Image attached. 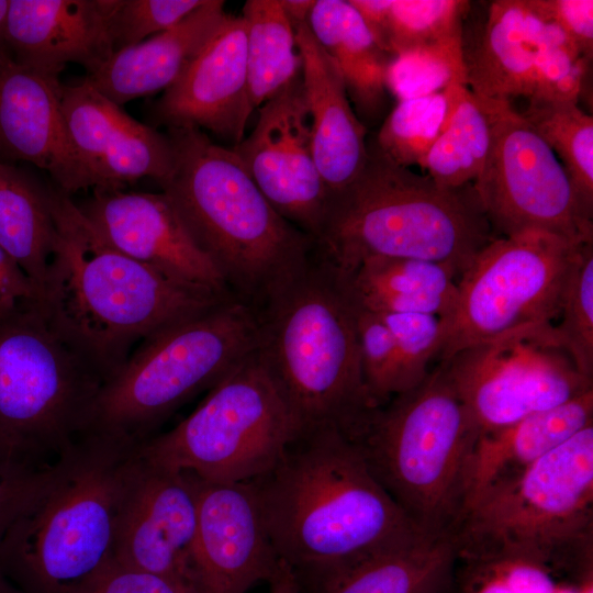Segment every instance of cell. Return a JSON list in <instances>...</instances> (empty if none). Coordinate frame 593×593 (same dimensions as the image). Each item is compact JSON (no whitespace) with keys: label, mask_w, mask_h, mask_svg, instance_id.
<instances>
[{"label":"cell","mask_w":593,"mask_h":593,"mask_svg":"<svg viewBox=\"0 0 593 593\" xmlns=\"http://www.w3.org/2000/svg\"><path fill=\"white\" fill-rule=\"evenodd\" d=\"M253 483L276 553L302 593L424 532L336 428L299 434L277 465Z\"/></svg>","instance_id":"cell-1"},{"label":"cell","mask_w":593,"mask_h":593,"mask_svg":"<svg viewBox=\"0 0 593 593\" xmlns=\"http://www.w3.org/2000/svg\"><path fill=\"white\" fill-rule=\"evenodd\" d=\"M51 199L57 235L34 304L102 383L122 368L136 344L234 298L122 254L98 234L69 194L51 188Z\"/></svg>","instance_id":"cell-2"},{"label":"cell","mask_w":593,"mask_h":593,"mask_svg":"<svg viewBox=\"0 0 593 593\" xmlns=\"http://www.w3.org/2000/svg\"><path fill=\"white\" fill-rule=\"evenodd\" d=\"M167 135L174 166L163 192L232 295L259 309L311 260L314 240L272 208L232 148L197 128Z\"/></svg>","instance_id":"cell-3"},{"label":"cell","mask_w":593,"mask_h":593,"mask_svg":"<svg viewBox=\"0 0 593 593\" xmlns=\"http://www.w3.org/2000/svg\"><path fill=\"white\" fill-rule=\"evenodd\" d=\"M256 317V354L299 433L336 428L353 437L371 403L361 374L354 304L343 273L314 251Z\"/></svg>","instance_id":"cell-4"},{"label":"cell","mask_w":593,"mask_h":593,"mask_svg":"<svg viewBox=\"0 0 593 593\" xmlns=\"http://www.w3.org/2000/svg\"><path fill=\"white\" fill-rule=\"evenodd\" d=\"M495 236L472 183L447 188L368 144L356 178L329 194L315 249L344 272L374 256L451 267L460 277Z\"/></svg>","instance_id":"cell-5"},{"label":"cell","mask_w":593,"mask_h":593,"mask_svg":"<svg viewBox=\"0 0 593 593\" xmlns=\"http://www.w3.org/2000/svg\"><path fill=\"white\" fill-rule=\"evenodd\" d=\"M138 444L83 433L54 485L4 535L0 573L22 593H71L110 561Z\"/></svg>","instance_id":"cell-6"},{"label":"cell","mask_w":593,"mask_h":593,"mask_svg":"<svg viewBox=\"0 0 593 593\" xmlns=\"http://www.w3.org/2000/svg\"><path fill=\"white\" fill-rule=\"evenodd\" d=\"M479 430L443 363L417 387L373 409L350 440L411 522L452 532L465 503Z\"/></svg>","instance_id":"cell-7"},{"label":"cell","mask_w":593,"mask_h":593,"mask_svg":"<svg viewBox=\"0 0 593 593\" xmlns=\"http://www.w3.org/2000/svg\"><path fill=\"white\" fill-rule=\"evenodd\" d=\"M255 349V313L234 298L172 324L142 340L102 383L83 433L142 443Z\"/></svg>","instance_id":"cell-8"},{"label":"cell","mask_w":593,"mask_h":593,"mask_svg":"<svg viewBox=\"0 0 593 593\" xmlns=\"http://www.w3.org/2000/svg\"><path fill=\"white\" fill-rule=\"evenodd\" d=\"M299 434L255 349L184 419L139 443L138 454L202 481L249 482L271 470Z\"/></svg>","instance_id":"cell-9"},{"label":"cell","mask_w":593,"mask_h":593,"mask_svg":"<svg viewBox=\"0 0 593 593\" xmlns=\"http://www.w3.org/2000/svg\"><path fill=\"white\" fill-rule=\"evenodd\" d=\"M458 555L550 556L593 539V425L472 500Z\"/></svg>","instance_id":"cell-10"},{"label":"cell","mask_w":593,"mask_h":593,"mask_svg":"<svg viewBox=\"0 0 593 593\" xmlns=\"http://www.w3.org/2000/svg\"><path fill=\"white\" fill-rule=\"evenodd\" d=\"M101 385L34 302L0 315V432L25 461L48 466L69 450Z\"/></svg>","instance_id":"cell-11"},{"label":"cell","mask_w":593,"mask_h":593,"mask_svg":"<svg viewBox=\"0 0 593 593\" xmlns=\"http://www.w3.org/2000/svg\"><path fill=\"white\" fill-rule=\"evenodd\" d=\"M584 244L541 230L492 239L458 278L438 362L516 328L552 323Z\"/></svg>","instance_id":"cell-12"},{"label":"cell","mask_w":593,"mask_h":593,"mask_svg":"<svg viewBox=\"0 0 593 593\" xmlns=\"http://www.w3.org/2000/svg\"><path fill=\"white\" fill-rule=\"evenodd\" d=\"M479 434L593 390L553 323L516 328L440 361Z\"/></svg>","instance_id":"cell-13"},{"label":"cell","mask_w":593,"mask_h":593,"mask_svg":"<svg viewBox=\"0 0 593 593\" xmlns=\"http://www.w3.org/2000/svg\"><path fill=\"white\" fill-rule=\"evenodd\" d=\"M480 98L491 120V143L472 184L491 228L502 236L541 230L592 242L593 214L552 149L508 100Z\"/></svg>","instance_id":"cell-14"},{"label":"cell","mask_w":593,"mask_h":593,"mask_svg":"<svg viewBox=\"0 0 593 593\" xmlns=\"http://www.w3.org/2000/svg\"><path fill=\"white\" fill-rule=\"evenodd\" d=\"M232 149L272 208L315 242L328 191L313 156L301 74L258 108L254 130Z\"/></svg>","instance_id":"cell-15"},{"label":"cell","mask_w":593,"mask_h":593,"mask_svg":"<svg viewBox=\"0 0 593 593\" xmlns=\"http://www.w3.org/2000/svg\"><path fill=\"white\" fill-rule=\"evenodd\" d=\"M197 530L194 475L150 465L138 454L120 506L112 559L169 579L195 593L192 549Z\"/></svg>","instance_id":"cell-16"},{"label":"cell","mask_w":593,"mask_h":593,"mask_svg":"<svg viewBox=\"0 0 593 593\" xmlns=\"http://www.w3.org/2000/svg\"><path fill=\"white\" fill-rule=\"evenodd\" d=\"M194 478L195 593H245L256 583L268 581L279 558L253 481L216 483Z\"/></svg>","instance_id":"cell-17"},{"label":"cell","mask_w":593,"mask_h":593,"mask_svg":"<svg viewBox=\"0 0 593 593\" xmlns=\"http://www.w3.org/2000/svg\"><path fill=\"white\" fill-rule=\"evenodd\" d=\"M77 206L98 234L122 254L176 280L233 296L163 191L94 188Z\"/></svg>","instance_id":"cell-18"},{"label":"cell","mask_w":593,"mask_h":593,"mask_svg":"<svg viewBox=\"0 0 593 593\" xmlns=\"http://www.w3.org/2000/svg\"><path fill=\"white\" fill-rule=\"evenodd\" d=\"M61 109L75 150L94 188H124L141 178L158 184L174 166L167 134L127 114L85 78L61 83Z\"/></svg>","instance_id":"cell-19"},{"label":"cell","mask_w":593,"mask_h":593,"mask_svg":"<svg viewBox=\"0 0 593 593\" xmlns=\"http://www.w3.org/2000/svg\"><path fill=\"white\" fill-rule=\"evenodd\" d=\"M249 102L246 29L242 16L227 14L165 90L154 120L172 127L197 128L237 145L253 112Z\"/></svg>","instance_id":"cell-20"},{"label":"cell","mask_w":593,"mask_h":593,"mask_svg":"<svg viewBox=\"0 0 593 593\" xmlns=\"http://www.w3.org/2000/svg\"><path fill=\"white\" fill-rule=\"evenodd\" d=\"M58 76L14 61L0 69V160L33 164L70 194L92 184L67 130Z\"/></svg>","instance_id":"cell-21"},{"label":"cell","mask_w":593,"mask_h":593,"mask_svg":"<svg viewBox=\"0 0 593 593\" xmlns=\"http://www.w3.org/2000/svg\"><path fill=\"white\" fill-rule=\"evenodd\" d=\"M118 0H9L7 42L15 64L60 72L94 71L113 53Z\"/></svg>","instance_id":"cell-22"},{"label":"cell","mask_w":593,"mask_h":593,"mask_svg":"<svg viewBox=\"0 0 593 593\" xmlns=\"http://www.w3.org/2000/svg\"><path fill=\"white\" fill-rule=\"evenodd\" d=\"M294 32L313 156L329 195L349 184L362 169L368 157L367 128L307 21L295 25Z\"/></svg>","instance_id":"cell-23"},{"label":"cell","mask_w":593,"mask_h":593,"mask_svg":"<svg viewBox=\"0 0 593 593\" xmlns=\"http://www.w3.org/2000/svg\"><path fill=\"white\" fill-rule=\"evenodd\" d=\"M224 4L204 0L170 30L115 51L85 80L119 105L168 89L227 15Z\"/></svg>","instance_id":"cell-24"},{"label":"cell","mask_w":593,"mask_h":593,"mask_svg":"<svg viewBox=\"0 0 593 593\" xmlns=\"http://www.w3.org/2000/svg\"><path fill=\"white\" fill-rule=\"evenodd\" d=\"M590 425L593 390L557 407L479 434L468 467L462 511L482 492L522 472Z\"/></svg>","instance_id":"cell-25"},{"label":"cell","mask_w":593,"mask_h":593,"mask_svg":"<svg viewBox=\"0 0 593 593\" xmlns=\"http://www.w3.org/2000/svg\"><path fill=\"white\" fill-rule=\"evenodd\" d=\"M540 30L525 0L493 1L479 43L465 56L469 89L489 99H529Z\"/></svg>","instance_id":"cell-26"},{"label":"cell","mask_w":593,"mask_h":593,"mask_svg":"<svg viewBox=\"0 0 593 593\" xmlns=\"http://www.w3.org/2000/svg\"><path fill=\"white\" fill-rule=\"evenodd\" d=\"M353 296L374 313H421L445 328L458 298V275L449 266L414 258L374 256L350 272L340 270Z\"/></svg>","instance_id":"cell-27"},{"label":"cell","mask_w":593,"mask_h":593,"mask_svg":"<svg viewBox=\"0 0 593 593\" xmlns=\"http://www.w3.org/2000/svg\"><path fill=\"white\" fill-rule=\"evenodd\" d=\"M593 542L551 556L456 555L452 593H592Z\"/></svg>","instance_id":"cell-28"},{"label":"cell","mask_w":593,"mask_h":593,"mask_svg":"<svg viewBox=\"0 0 593 593\" xmlns=\"http://www.w3.org/2000/svg\"><path fill=\"white\" fill-rule=\"evenodd\" d=\"M452 532H418L347 568L312 593H439L451 581Z\"/></svg>","instance_id":"cell-29"},{"label":"cell","mask_w":593,"mask_h":593,"mask_svg":"<svg viewBox=\"0 0 593 593\" xmlns=\"http://www.w3.org/2000/svg\"><path fill=\"white\" fill-rule=\"evenodd\" d=\"M307 25L339 71L356 110L365 119L379 115L391 56L376 43L359 13L348 0H315Z\"/></svg>","instance_id":"cell-30"},{"label":"cell","mask_w":593,"mask_h":593,"mask_svg":"<svg viewBox=\"0 0 593 593\" xmlns=\"http://www.w3.org/2000/svg\"><path fill=\"white\" fill-rule=\"evenodd\" d=\"M56 235L51 187L0 160V247L20 265L40 295Z\"/></svg>","instance_id":"cell-31"},{"label":"cell","mask_w":593,"mask_h":593,"mask_svg":"<svg viewBox=\"0 0 593 593\" xmlns=\"http://www.w3.org/2000/svg\"><path fill=\"white\" fill-rule=\"evenodd\" d=\"M240 16L246 29L249 102L256 110L300 76L301 59L281 0H247Z\"/></svg>","instance_id":"cell-32"},{"label":"cell","mask_w":593,"mask_h":593,"mask_svg":"<svg viewBox=\"0 0 593 593\" xmlns=\"http://www.w3.org/2000/svg\"><path fill=\"white\" fill-rule=\"evenodd\" d=\"M490 143L491 120L486 107L467 86L446 130L419 166L443 187H462L478 177Z\"/></svg>","instance_id":"cell-33"},{"label":"cell","mask_w":593,"mask_h":593,"mask_svg":"<svg viewBox=\"0 0 593 593\" xmlns=\"http://www.w3.org/2000/svg\"><path fill=\"white\" fill-rule=\"evenodd\" d=\"M556 154L593 214V118L578 103L530 99L521 113Z\"/></svg>","instance_id":"cell-34"},{"label":"cell","mask_w":593,"mask_h":593,"mask_svg":"<svg viewBox=\"0 0 593 593\" xmlns=\"http://www.w3.org/2000/svg\"><path fill=\"white\" fill-rule=\"evenodd\" d=\"M467 85L398 101L374 141L393 163L410 168L418 165L446 130Z\"/></svg>","instance_id":"cell-35"},{"label":"cell","mask_w":593,"mask_h":593,"mask_svg":"<svg viewBox=\"0 0 593 593\" xmlns=\"http://www.w3.org/2000/svg\"><path fill=\"white\" fill-rule=\"evenodd\" d=\"M469 7L465 0H389L373 38L391 57L423 46L462 41V20Z\"/></svg>","instance_id":"cell-36"},{"label":"cell","mask_w":593,"mask_h":593,"mask_svg":"<svg viewBox=\"0 0 593 593\" xmlns=\"http://www.w3.org/2000/svg\"><path fill=\"white\" fill-rule=\"evenodd\" d=\"M452 85H467L462 41L396 54L385 70L387 91L398 101L436 93Z\"/></svg>","instance_id":"cell-37"},{"label":"cell","mask_w":593,"mask_h":593,"mask_svg":"<svg viewBox=\"0 0 593 593\" xmlns=\"http://www.w3.org/2000/svg\"><path fill=\"white\" fill-rule=\"evenodd\" d=\"M555 325L583 374L593 379V242L585 243L568 275Z\"/></svg>","instance_id":"cell-38"},{"label":"cell","mask_w":593,"mask_h":593,"mask_svg":"<svg viewBox=\"0 0 593 593\" xmlns=\"http://www.w3.org/2000/svg\"><path fill=\"white\" fill-rule=\"evenodd\" d=\"M589 64L555 24L541 19L534 89L528 100L578 103Z\"/></svg>","instance_id":"cell-39"},{"label":"cell","mask_w":593,"mask_h":593,"mask_svg":"<svg viewBox=\"0 0 593 593\" xmlns=\"http://www.w3.org/2000/svg\"><path fill=\"white\" fill-rule=\"evenodd\" d=\"M350 295L363 384L371 403L376 407L382 406L398 394L399 357L395 344L382 318Z\"/></svg>","instance_id":"cell-40"},{"label":"cell","mask_w":593,"mask_h":593,"mask_svg":"<svg viewBox=\"0 0 593 593\" xmlns=\"http://www.w3.org/2000/svg\"><path fill=\"white\" fill-rule=\"evenodd\" d=\"M389 328L399 357L398 394L422 383L444 339L439 317L421 313H377ZM396 394V395H398ZM395 396V395H394Z\"/></svg>","instance_id":"cell-41"},{"label":"cell","mask_w":593,"mask_h":593,"mask_svg":"<svg viewBox=\"0 0 593 593\" xmlns=\"http://www.w3.org/2000/svg\"><path fill=\"white\" fill-rule=\"evenodd\" d=\"M204 0H118L112 18L114 52L170 30Z\"/></svg>","instance_id":"cell-42"},{"label":"cell","mask_w":593,"mask_h":593,"mask_svg":"<svg viewBox=\"0 0 593 593\" xmlns=\"http://www.w3.org/2000/svg\"><path fill=\"white\" fill-rule=\"evenodd\" d=\"M63 456L43 467L23 461L0 462V544L12 524L57 481L64 467Z\"/></svg>","instance_id":"cell-43"},{"label":"cell","mask_w":593,"mask_h":593,"mask_svg":"<svg viewBox=\"0 0 593 593\" xmlns=\"http://www.w3.org/2000/svg\"><path fill=\"white\" fill-rule=\"evenodd\" d=\"M71 593H192L159 575L124 567L113 559L81 582Z\"/></svg>","instance_id":"cell-44"},{"label":"cell","mask_w":593,"mask_h":593,"mask_svg":"<svg viewBox=\"0 0 593 593\" xmlns=\"http://www.w3.org/2000/svg\"><path fill=\"white\" fill-rule=\"evenodd\" d=\"M539 18L555 24L591 63L593 56L592 0H525Z\"/></svg>","instance_id":"cell-45"},{"label":"cell","mask_w":593,"mask_h":593,"mask_svg":"<svg viewBox=\"0 0 593 593\" xmlns=\"http://www.w3.org/2000/svg\"><path fill=\"white\" fill-rule=\"evenodd\" d=\"M38 290L20 265L0 247V315H5L22 303L36 302Z\"/></svg>","instance_id":"cell-46"},{"label":"cell","mask_w":593,"mask_h":593,"mask_svg":"<svg viewBox=\"0 0 593 593\" xmlns=\"http://www.w3.org/2000/svg\"><path fill=\"white\" fill-rule=\"evenodd\" d=\"M267 582L269 583V593H302L291 569L280 559L273 574Z\"/></svg>","instance_id":"cell-47"},{"label":"cell","mask_w":593,"mask_h":593,"mask_svg":"<svg viewBox=\"0 0 593 593\" xmlns=\"http://www.w3.org/2000/svg\"><path fill=\"white\" fill-rule=\"evenodd\" d=\"M315 1V0H314ZM313 0H281L283 9L293 25L306 22L314 4Z\"/></svg>","instance_id":"cell-48"},{"label":"cell","mask_w":593,"mask_h":593,"mask_svg":"<svg viewBox=\"0 0 593 593\" xmlns=\"http://www.w3.org/2000/svg\"><path fill=\"white\" fill-rule=\"evenodd\" d=\"M9 0H0V69L13 61L7 42V16Z\"/></svg>","instance_id":"cell-49"},{"label":"cell","mask_w":593,"mask_h":593,"mask_svg":"<svg viewBox=\"0 0 593 593\" xmlns=\"http://www.w3.org/2000/svg\"><path fill=\"white\" fill-rule=\"evenodd\" d=\"M7 461L27 462L18 454V451L14 449L11 443L0 432V462H7Z\"/></svg>","instance_id":"cell-50"},{"label":"cell","mask_w":593,"mask_h":593,"mask_svg":"<svg viewBox=\"0 0 593 593\" xmlns=\"http://www.w3.org/2000/svg\"><path fill=\"white\" fill-rule=\"evenodd\" d=\"M0 593H22L0 573Z\"/></svg>","instance_id":"cell-51"},{"label":"cell","mask_w":593,"mask_h":593,"mask_svg":"<svg viewBox=\"0 0 593 593\" xmlns=\"http://www.w3.org/2000/svg\"><path fill=\"white\" fill-rule=\"evenodd\" d=\"M439 593H452V590H451V581L450 583Z\"/></svg>","instance_id":"cell-52"}]
</instances>
